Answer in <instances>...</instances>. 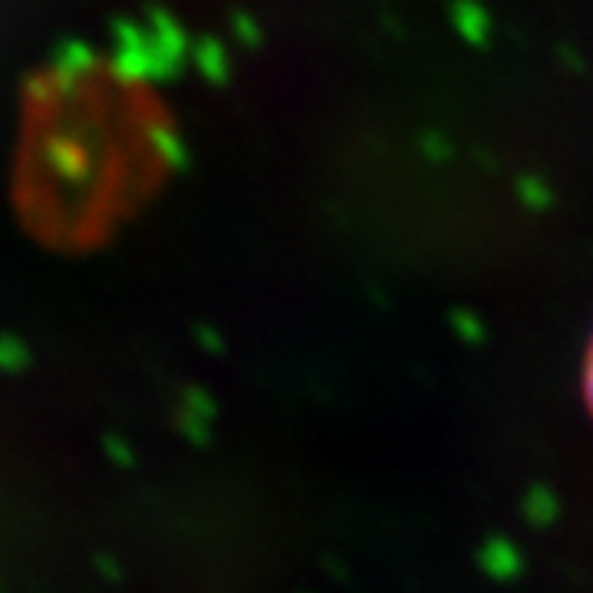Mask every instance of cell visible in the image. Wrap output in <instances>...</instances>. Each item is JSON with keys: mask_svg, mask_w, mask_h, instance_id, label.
Wrapping results in <instances>:
<instances>
[{"mask_svg": "<svg viewBox=\"0 0 593 593\" xmlns=\"http://www.w3.org/2000/svg\"><path fill=\"white\" fill-rule=\"evenodd\" d=\"M583 386H586V403H590V413H593V343H590V353H586V373H583Z\"/></svg>", "mask_w": 593, "mask_h": 593, "instance_id": "obj_1", "label": "cell"}]
</instances>
